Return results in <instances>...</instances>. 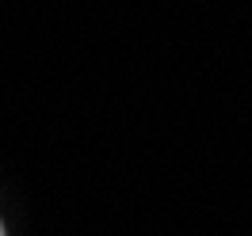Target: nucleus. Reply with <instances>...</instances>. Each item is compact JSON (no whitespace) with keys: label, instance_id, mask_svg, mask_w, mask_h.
I'll return each instance as SVG.
<instances>
[{"label":"nucleus","instance_id":"f257e3e1","mask_svg":"<svg viewBox=\"0 0 252 236\" xmlns=\"http://www.w3.org/2000/svg\"><path fill=\"white\" fill-rule=\"evenodd\" d=\"M0 236H4V225H0Z\"/></svg>","mask_w":252,"mask_h":236}]
</instances>
